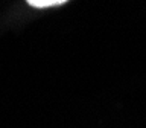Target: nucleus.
Listing matches in <instances>:
<instances>
[{
	"instance_id": "nucleus-1",
	"label": "nucleus",
	"mask_w": 146,
	"mask_h": 128,
	"mask_svg": "<svg viewBox=\"0 0 146 128\" xmlns=\"http://www.w3.org/2000/svg\"><path fill=\"white\" fill-rule=\"evenodd\" d=\"M29 6L34 8H50V6H59V5H66V0H27L26 2Z\"/></svg>"
}]
</instances>
